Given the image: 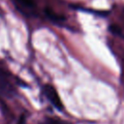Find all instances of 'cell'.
I'll return each instance as SVG.
<instances>
[{"instance_id": "52a82bcc", "label": "cell", "mask_w": 124, "mask_h": 124, "mask_svg": "<svg viewBox=\"0 0 124 124\" xmlns=\"http://www.w3.org/2000/svg\"><path fill=\"white\" fill-rule=\"evenodd\" d=\"M23 122H24V116L22 115V116H21V118H20V120L18 121V124H22Z\"/></svg>"}, {"instance_id": "3957f363", "label": "cell", "mask_w": 124, "mask_h": 124, "mask_svg": "<svg viewBox=\"0 0 124 124\" xmlns=\"http://www.w3.org/2000/svg\"><path fill=\"white\" fill-rule=\"evenodd\" d=\"M45 13H46V16H47L49 19H51V20H53V21H55V22L64 20V17H63V16L56 15L54 12H52V11L49 10V9H46V10H45Z\"/></svg>"}, {"instance_id": "6da1fadb", "label": "cell", "mask_w": 124, "mask_h": 124, "mask_svg": "<svg viewBox=\"0 0 124 124\" xmlns=\"http://www.w3.org/2000/svg\"><path fill=\"white\" fill-rule=\"evenodd\" d=\"M44 92L46 96V98L48 99V101L58 109H62L63 108V105L62 102L59 98V95L57 93V91L55 90V88L51 85H45L44 86Z\"/></svg>"}, {"instance_id": "277c9868", "label": "cell", "mask_w": 124, "mask_h": 124, "mask_svg": "<svg viewBox=\"0 0 124 124\" xmlns=\"http://www.w3.org/2000/svg\"><path fill=\"white\" fill-rule=\"evenodd\" d=\"M42 124H70V123L64 120L56 119V118H46Z\"/></svg>"}, {"instance_id": "5b68a950", "label": "cell", "mask_w": 124, "mask_h": 124, "mask_svg": "<svg viewBox=\"0 0 124 124\" xmlns=\"http://www.w3.org/2000/svg\"><path fill=\"white\" fill-rule=\"evenodd\" d=\"M16 1L26 8H33L35 6L34 0H16Z\"/></svg>"}, {"instance_id": "8992f818", "label": "cell", "mask_w": 124, "mask_h": 124, "mask_svg": "<svg viewBox=\"0 0 124 124\" xmlns=\"http://www.w3.org/2000/svg\"><path fill=\"white\" fill-rule=\"evenodd\" d=\"M109 30H110V32H111L112 34H114V35H119V34H120V29H119V27H118V26L110 25Z\"/></svg>"}, {"instance_id": "7a4b0ae2", "label": "cell", "mask_w": 124, "mask_h": 124, "mask_svg": "<svg viewBox=\"0 0 124 124\" xmlns=\"http://www.w3.org/2000/svg\"><path fill=\"white\" fill-rule=\"evenodd\" d=\"M13 92V87L9 83L5 74L0 71V94L5 96H10Z\"/></svg>"}]
</instances>
